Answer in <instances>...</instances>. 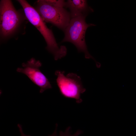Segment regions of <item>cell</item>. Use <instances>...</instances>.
Segmentation results:
<instances>
[{
    "mask_svg": "<svg viewBox=\"0 0 136 136\" xmlns=\"http://www.w3.org/2000/svg\"><path fill=\"white\" fill-rule=\"evenodd\" d=\"M17 1L22 7L27 19L43 36L47 44L46 49L53 54L54 59L57 60L65 56L67 53L66 47L64 46H58L52 30L48 27L36 9L25 0Z\"/></svg>",
    "mask_w": 136,
    "mask_h": 136,
    "instance_id": "6da1fadb",
    "label": "cell"
},
{
    "mask_svg": "<svg viewBox=\"0 0 136 136\" xmlns=\"http://www.w3.org/2000/svg\"><path fill=\"white\" fill-rule=\"evenodd\" d=\"M86 16H80L71 19L69 23L64 31V36L62 42H69L73 44L78 51L84 53L86 59L96 61L89 52L85 40L86 31L89 27L95 25L87 23Z\"/></svg>",
    "mask_w": 136,
    "mask_h": 136,
    "instance_id": "7a4b0ae2",
    "label": "cell"
},
{
    "mask_svg": "<svg viewBox=\"0 0 136 136\" xmlns=\"http://www.w3.org/2000/svg\"><path fill=\"white\" fill-rule=\"evenodd\" d=\"M64 73V71L59 70L55 73L60 93L65 98L74 99L76 103H81L82 100L81 94L85 91L86 89L83 87L80 77L73 73H69L66 76Z\"/></svg>",
    "mask_w": 136,
    "mask_h": 136,
    "instance_id": "3957f363",
    "label": "cell"
},
{
    "mask_svg": "<svg viewBox=\"0 0 136 136\" xmlns=\"http://www.w3.org/2000/svg\"><path fill=\"white\" fill-rule=\"evenodd\" d=\"M36 10L45 22L51 23L64 31L71 19L70 13L64 8L53 6L45 0L37 1Z\"/></svg>",
    "mask_w": 136,
    "mask_h": 136,
    "instance_id": "277c9868",
    "label": "cell"
},
{
    "mask_svg": "<svg viewBox=\"0 0 136 136\" xmlns=\"http://www.w3.org/2000/svg\"><path fill=\"white\" fill-rule=\"evenodd\" d=\"M0 19V33L4 37L12 34L18 26L20 16L11 1H1Z\"/></svg>",
    "mask_w": 136,
    "mask_h": 136,
    "instance_id": "5b68a950",
    "label": "cell"
},
{
    "mask_svg": "<svg viewBox=\"0 0 136 136\" xmlns=\"http://www.w3.org/2000/svg\"><path fill=\"white\" fill-rule=\"evenodd\" d=\"M42 64L39 60L32 58L26 63L22 64V67H18L17 71L25 74L35 84L40 88V92L51 88L52 86L46 76L42 72L40 68Z\"/></svg>",
    "mask_w": 136,
    "mask_h": 136,
    "instance_id": "8992f818",
    "label": "cell"
},
{
    "mask_svg": "<svg viewBox=\"0 0 136 136\" xmlns=\"http://www.w3.org/2000/svg\"><path fill=\"white\" fill-rule=\"evenodd\" d=\"M65 7L69 9L71 18L80 16H86L93 11L85 0H68L66 2Z\"/></svg>",
    "mask_w": 136,
    "mask_h": 136,
    "instance_id": "52a82bcc",
    "label": "cell"
},
{
    "mask_svg": "<svg viewBox=\"0 0 136 136\" xmlns=\"http://www.w3.org/2000/svg\"><path fill=\"white\" fill-rule=\"evenodd\" d=\"M71 127L69 126L66 129L65 131H60L59 136H78L83 132L82 130L78 129L74 134H71Z\"/></svg>",
    "mask_w": 136,
    "mask_h": 136,
    "instance_id": "ba28073f",
    "label": "cell"
},
{
    "mask_svg": "<svg viewBox=\"0 0 136 136\" xmlns=\"http://www.w3.org/2000/svg\"><path fill=\"white\" fill-rule=\"evenodd\" d=\"M45 1L48 4L56 7L64 8L66 5V2L64 0H45Z\"/></svg>",
    "mask_w": 136,
    "mask_h": 136,
    "instance_id": "9c48e42d",
    "label": "cell"
},
{
    "mask_svg": "<svg viewBox=\"0 0 136 136\" xmlns=\"http://www.w3.org/2000/svg\"><path fill=\"white\" fill-rule=\"evenodd\" d=\"M17 126L18 128L19 131L21 134V136H30L29 135H26L23 132L22 126L20 124H18L17 125ZM58 127V124L56 123V127L55 129L53 132L51 134L49 135L48 136H57V129Z\"/></svg>",
    "mask_w": 136,
    "mask_h": 136,
    "instance_id": "30bf717a",
    "label": "cell"
},
{
    "mask_svg": "<svg viewBox=\"0 0 136 136\" xmlns=\"http://www.w3.org/2000/svg\"><path fill=\"white\" fill-rule=\"evenodd\" d=\"M96 66L97 68H100L101 66V64L99 62L96 61L95 62Z\"/></svg>",
    "mask_w": 136,
    "mask_h": 136,
    "instance_id": "8fae6325",
    "label": "cell"
}]
</instances>
